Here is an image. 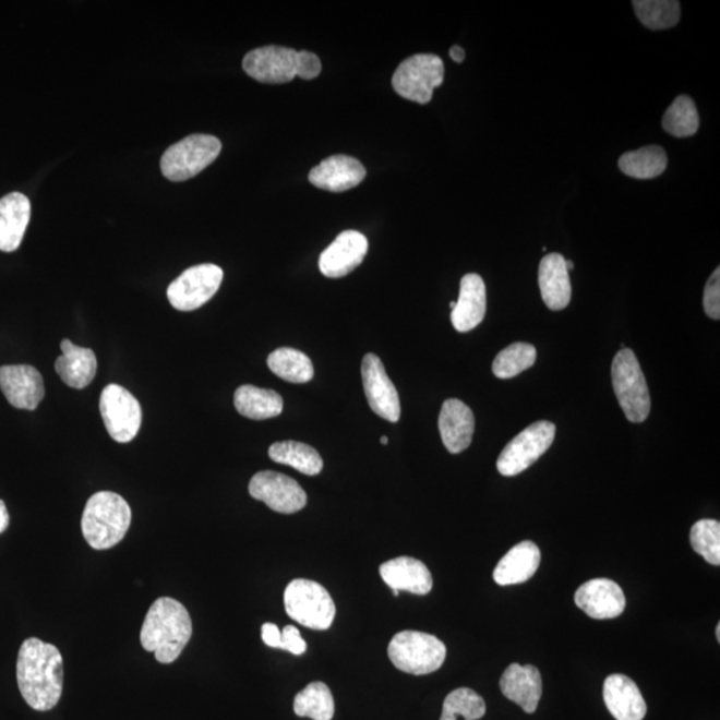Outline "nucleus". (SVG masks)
I'll list each match as a JSON object with an SVG mask.
<instances>
[{
	"label": "nucleus",
	"mask_w": 720,
	"mask_h": 720,
	"mask_svg": "<svg viewBox=\"0 0 720 720\" xmlns=\"http://www.w3.org/2000/svg\"><path fill=\"white\" fill-rule=\"evenodd\" d=\"M689 542L694 551L704 556L705 560L719 566L720 564V524L713 519H701L696 521L689 532Z\"/></svg>",
	"instance_id": "nucleus-37"
},
{
	"label": "nucleus",
	"mask_w": 720,
	"mask_h": 720,
	"mask_svg": "<svg viewBox=\"0 0 720 720\" xmlns=\"http://www.w3.org/2000/svg\"><path fill=\"white\" fill-rule=\"evenodd\" d=\"M717 638H718V641H720V626H719V624L717 626Z\"/></svg>",
	"instance_id": "nucleus-46"
},
{
	"label": "nucleus",
	"mask_w": 720,
	"mask_h": 720,
	"mask_svg": "<svg viewBox=\"0 0 720 720\" xmlns=\"http://www.w3.org/2000/svg\"><path fill=\"white\" fill-rule=\"evenodd\" d=\"M100 416L108 434L118 443H129L142 425V407L135 396L119 384H108L101 392Z\"/></svg>",
	"instance_id": "nucleus-10"
},
{
	"label": "nucleus",
	"mask_w": 720,
	"mask_h": 720,
	"mask_svg": "<svg viewBox=\"0 0 720 720\" xmlns=\"http://www.w3.org/2000/svg\"><path fill=\"white\" fill-rule=\"evenodd\" d=\"M29 216L32 203L21 192H11L0 200V251L12 252L20 249Z\"/></svg>",
	"instance_id": "nucleus-24"
},
{
	"label": "nucleus",
	"mask_w": 720,
	"mask_h": 720,
	"mask_svg": "<svg viewBox=\"0 0 720 720\" xmlns=\"http://www.w3.org/2000/svg\"><path fill=\"white\" fill-rule=\"evenodd\" d=\"M381 443L382 444H387L388 443V437L387 436H382L381 437Z\"/></svg>",
	"instance_id": "nucleus-45"
},
{
	"label": "nucleus",
	"mask_w": 720,
	"mask_h": 720,
	"mask_svg": "<svg viewBox=\"0 0 720 720\" xmlns=\"http://www.w3.org/2000/svg\"><path fill=\"white\" fill-rule=\"evenodd\" d=\"M488 310V292L482 276L467 274L460 280L458 302L452 311L456 332L468 333L483 322Z\"/></svg>",
	"instance_id": "nucleus-20"
},
{
	"label": "nucleus",
	"mask_w": 720,
	"mask_h": 720,
	"mask_svg": "<svg viewBox=\"0 0 720 720\" xmlns=\"http://www.w3.org/2000/svg\"><path fill=\"white\" fill-rule=\"evenodd\" d=\"M538 279L545 305L554 311L566 309L572 300L573 290L563 255H545L539 264Z\"/></svg>",
	"instance_id": "nucleus-25"
},
{
	"label": "nucleus",
	"mask_w": 720,
	"mask_h": 720,
	"mask_svg": "<svg viewBox=\"0 0 720 720\" xmlns=\"http://www.w3.org/2000/svg\"><path fill=\"white\" fill-rule=\"evenodd\" d=\"M192 622L188 609L177 599L164 597L155 600L144 617L141 644L154 652L159 663L176 662L188 646Z\"/></svg>",
	"instance_id": "nucleus-2"
},
{
	"label": "nucleus",
	"mask_w": 720,
	"mask_h": 720,
	"mask_svg": "<svg viewBox=\"0 0 720 720\" xmlns=\"http://www.w3.org/2000/svg\"><path fill=\"white\" fill-rule=\"evenodd\" d=\"M380 573L384 584L396 591L428 596L434 585L428 566L416 557L399 556L383 563Z\"/></svg>",
	"instance_id": "nucleus-22"
},
{
	"label": "nucleus",
	"mask_w": 720,
	"mask_h": 720,
	"mask_svg": "<svg viewBox=\"0 0 720 720\" xmlns=\"http://www.w3.org/2000/svg\"><path fill=\"white\" fill-rule=\"evenodd\" d=\"M369 250V240L358 231L339 233L320 257L321 273L327 278H344L362 264Z\"/></svg>",
	"instance_id": "nucleus-17"
},
{
	"label": "nucleus",
	"mask_w": 720,
	"mask_h": 720,
	"mask_svg": "<svg viewBox=\"0 0 720 720\" xmlns=\"http://www.w3.org/2000/svg\"><path fill=\"white\" fill-rule=\"evenodd\" d=\"M221 152V143L213 135L195 134L184 137L161 156L160 168L167 179L183 182L197 176L213 164Z\"/></svg>",
	"instance_id": "nucleus-7"
},
{
	"label": "nucleus",
	"mask_w": 720,
	"mask_h": 720,
	"mask_svg": "<svg viewBox=\"0 0 720 720\" xmlns=\"http://www.w3.org/2000/svg\"><path fill=\"white\" fill-rule=\"evenodd\" d=\"M540 550L530 540L520 542L502 557L494 569V580L500 586L525 584L538 572Z\"/></svg>",
	"instance_id": "nucleus-26"
},
{
	"label": "nucleus",
	"mask_w": 720,
	"mask_h": 720,
	"mask_svg": "<svg viewBox=\"0 0 720 720\" xmlns=\"http://www.w3.org/2000/svg\"><path fill=\"white\" fill-rule=\"evenodd\" d=\"M575 603L592 620H614L626 609V597L614 580L598 578L578 588L575 592Z\"/></svg>",
	"instance_id": "nucleus-16"
},
{
	"label": "nucleus",
	"mask_w": 720,
	"mask_h": 720,
	"mask_svg": "<svg viewBox=\"0 0 720 720\" xmlns=\"http://www.w3.org/2000/svg\"><path fill=\"white\" fill-rule=\"evenodd\" d=\"M16 680L23 699L36 711H50L63 692V658L58 648L38 638L21 646Z\"/></svg>",
	"instance_id": "nucleus-1"
},
{
	"label": "nucleus",
	"mask_w": 720,
	"mask_h": 720,
	"mask_svg": "<svg viewBox=\"0 0 720 720\" xmlns=\"http://www.w3.org/2000/svg\"><path fill=\"white\" fill-rule=\"evenodd\" d=\"M476 430L471 408L459 399L444 401L440 416V431L444 446L452 454L465 452L470 446Z\"/></svg>",
	"instance_id": "nucleus-23"
},
{
	"label": "nucleus",
	"mask_w": 720,
	"mask_h": 720,
	"mask_svg": "<svg viewBox=\"0 0 720 720\" xmlns=\"http://www.w3.org/2000/svg\"><path fill=\"white\" fill-rule=\"evenodd\" d=\"M502 694L527 713L537 711L543 694L542 676L536 665L513 663L503 672L500 683Z\"/></svg>",
	"instance_id": "nucleus-19"
},
{
	"label": "nucleus",
	"mask_w": 720,
	"mask_h": 720,
	"mask_svg": "<svg viewBox=\"0 0 720 720\" xmlns=\"http://www.w3.org/2000/svg\"><path fill=\"white\" fill-rule=\"evenodd\" d=\"M485 713L482 696L470 688L454 689L444 699L441 720H478Z\"/></svg>",
	"instance_id": "nucleus-36"
},
{
	"label": "nucleus",
	"mask_w": 720,
	"mask_h": 720,
	"mask_svg": "<svg viewBox=\"0 0 720 720\" xmlns=\"http://www.w3.org/2000/svg\"><path fill=\"white\" fill-rule=\"evenodd\" d=\"M449 57H452L454 62L461 63V62H464V60L466 58V52H465L464 48H461L459 46H454L452 48V50H449Z\"/></svg>",
	"instance_id": "nucleus-43"
},
{
	"label": "nucleus",
	"mask_w": 720,
	"mask_h": 720,
	"mask_svg": "<svg viewBox=\"0 0 720 720\" xmlns=\"http://www.w3.org/2000/svg\"><path fill=\"white\" fill-rule=\"evenodd\" d=\"M566 267H567L568 272H569V269H573L574 268L573 261H566Z\"/></svg>",
	"instance_id": "nucleus-44"
},
{
	"label": "nucleus",
	"mask_w": 720,
	"mask_h": 720,
	"mask_svg": "<svg viewBox=\"0 0 720 720\" xmlns=\"http://www.w3.org/2000/svg\"><path fill=\"white\" fill-rule=\"evenodd\" d=\"M446 656V645L436 636L411 629L396 634L388 645V658L395 668L412 675L440 670Z\"/></svg>",
	"instance_id": "nucleus-4"
},
{
	"label": "nucleus",
	"mask_w": 720,
	"mask_h": 720,
	"mask_svg": "<svg viewBox=\"0 0 720 720\" xmlns=\"http://www.w3.org/2000/svg\"><path fill=\"white\" fill-rule=\"evenodd\" d=\"M394 596H395V597H398V596H399V591L394 590Z\"/></svg>",
	"instance_id": "nucleus-48"
},
{
	"label": "nucleus",
	"mask_w": 720,
	"mask_h": 720,
	"mask_svg": "<svg viewBox=\"0 0 720 720\" xmlns=\"http://www.w3.org/2000/svg\"><path fill=\"white\" fill-rule=\"evenodd\" d=\"M262 639L264 645L273 648H280L281 632L274 623H264L262 626Z\"/></svg>",
	"instance_id": "nucleus-41"
},
{
	"label": "nucleus",
	"mask_w": 720,
	"mask_h": 720,
	"mask_svg": "<svg viewBox=\"0 0 720 720\" xmlns=\"http://www.w3.org/2000/svg\"><path fill=\"white\" fill-rule=\"evenodd\" d=\"M636 16L650 29H668L681 20V4L676 0H634Z\"/></svg>",
	"instance_id": "nucleus-33"
},
{
	"label": "nucleus",
	"mask_w": 720,
	"mask_h": 720,
	"mask_svg": "<svg viewBox=\"0 0 720 720\" xmlns=\"http://www.w3.org/2000/svg\"><path fill=\"white\" fill-rule=\"evenodd\" d=\"M364 394L371 410L388 422L396 423L400 418L398 392L389 380L382 360L375 353L364 356L362 362Z\"/></svg>",
	"instance_id": "nucleus-14"
},
{
	"label": "nucleus",
	"mask_w": 720,
	"mask_h": 720,
	"mask_svg": "<svg viewBox=\"0 0 720 720\" xmlns=\"http://www.w3.org/2000/svg\"><path fill=\"white\" fill-rule=\"evenodd\" d=\"M268 456L275 464L290 466L309 477L317 476L323 468L320 453L300 442H276L268 448Z\"/></svg>",
	"instance_id": "nucleus-29"
},
{
	"label": "nucleus",
	"mask_w": 720,
	"mask_h": 720,
	"mask_svg": "<svg viewBox=\"0 0 720 720\" xmlns=\"http://www.w3.org/2000/svg\"><path fill=\"white\" fill-rule=\"evenodd\" d=\"M293 711L300 718L332 720L335 712L334 696L326 684L310 683L293 700Z\"/></svg>",
	"instance_id": "nucleus-32"
},
{
	"label": "nucleus",
	"mask_w": 720,
	"mask_h": 720,
	"mask_svg": "<svg viewBox=\"0 0 720 720\" xmlns=\"http://www.w3.org/2000/svg\"><path fill=\"white\" fill-rule=\"evenodd\" d=\"M0 389L11 406L27 411H34L46 393L40 372L27 364L0 368Z\"/></svg>",
	"instance_id": "nucleus-15"
},
{
	"label": "nucleus",
	"mask_w": 720,
	"mask_h": 720,
	"mask_svg": "<svg viewBox=\"0 0 720 720\" xmlns=\"http://www.w3.org/2000/svg\"><path fill=\"white\" fill-rule=\"evenodd\" d=\"M250 495L266 503L273 512L293 514L308 504V495L296 479L275 471H261L252 477Z\"/></svg>",
	"instance_id": "nucleus-12"
},
{
	"label": "nucleus",
	"mask_w": 720,
	"mask_h": 720,
	"mask_svg": "<svg viewBox=\"0 0 720 720\" xmlns=\"http://www.w3.org/2000/svg\"><path fill=\"white\" fill-rule=\"evenodd\" d=\"M612 386L624 416L633 423H641L651 410V398L644 371L629 348H622L611 365Z\"/></svg>",
	"instance_id": "nucleus-5"
},
{
	"label": "nucleus",
	"mask_w": 720,
	"mask_h": 720,
	"mask_svg": "<svg viewBox=\"0 0 720 720\" xmlns=\"http://www.w3.org/2000/svg\"><path fill=\"white\" fill-rule=\"evenodd\" d=\"M536 360V347L518 341V344L509 345L497 353L494 363H492V372L500 380H509V377L519 375L520 372L532 368Z\"/></svg>",
	"instance_id": "nucleus-35"
},
{
	"label": "nucleus",
	"mask_w": 720,
	"mask_h": 720,
	"mask_svg": "<svg viewBox=\"0 0 720 720\" xmlns=\"http://www.w3.org/2000/svg\"><path fill=\"white\" fill-rule=\"evenodd\" d=\"M224 280V269L206 263L190 267L167 288V298L173 309L194 311L206 304Z\"/></svg>",
	"instance_id": "nucleus-11"
},
{
	"label": "nucleus",
	"mask_w": 720,
	"mask_h": 720,
	"mask_svg": "<svg viewBox=\"0 0 720 720\" xmlns=\"http://www.w3.org/2000/svg\"><path fill=\"white\" fill-rule=\"evenodd\" d=\"M444 81V64L432 53H418L399 64L393 76V87L401 98L428 105Z\"/></svg>",
	"instance_id": "nucleus-8"
},
{
	"label": "nucleus",
	"mask_w": 720,
	"mask_h": 720,
	"mask_svg": "<svg viewBox=\"0 0 720 720\" xmlns=\"http://www.w3.org/2000/svg\"><path fill=\"white\" fill-rule=\"evenodd\" d=\"M621 171L635 179H653L662 173L668 167V155L662 147L647 146L626 153L621 156Z\"/></svg>",
	"instance_id": "nucleus-31"
},
{
	"label": "nucleus",
	"mask_w": 720,
	"mask_h": 720,
	"mask_svg": "<svg viewBox=\"0 0 720 720\" xmlns=\"http://www.w3.org/2000/svg\"><path fill=\"white\" fill-rule=\"evenodd\" d=\"M62 356L57 359L56 371L69 387L83 389L94 381L98 362L95 352L89 348L77 347L71 340L60 344Z\"/></svg>",
	"instance_id": "nucleus-27"
},
{
	"label": "nucleus",
	"mask_w": 720,
	"mask_h": 720,
	"mask_svg": "<svg viewBox=\"0 0 720 720\" xmlns=\"http://www.w3.org/2000/svg\"><path fill=\"white\" fill-rule=\"evenodd\" d=\"M322 71L321 59L315 53L309 51H299L298 76L304 81L315 80Z\"/></svg>",
	"instance_id": "nucleus-39"
},
{
	"label": "nucleus",
	"mask_w": 720,
	"mask_h": 720,
	"mask_svg": "<svg viewBox=\"0 0 720 720\" xmlns=\"http://www.w3.org/2000/svg\"><path fill=\"white\" fill-rule=\"evenodd\" d=\"M705 311L711 320H720V268L712 273L705 288Z\"/></svg>",
	"instance_id": "nucleus-38"
},
{
	"label": "nucleus",
	"mask_w": 720,
	"mask_h": 720,
	"mask_svg": "<svg viewBox=\"0 0 720 720\" xmlns=\"http://www.w3.org/2000/svg\"><path fill=\"white\" fill-rule=\"evenodd\" d=\"M662 125L670 135L688 137L699 129V116L694 100L687 95L677 96L665 111Z\"/></svg>",
	"instance_id": "nucleus-34"
},
{
	"label": "nucleus",
	"mask_w": 720,
	"mask_h": 720,
	"mask_svg": "<svg viewBox=\"0 0 720 720\" xmlns=\"http://www.w3.org/2000/svg\"><path fill=\"white\" fill-rule=\"evenodd\" d=\"M9 524H10V516L8 513V507H5L3 501H0V533L5 531V528L9 527Z\"/></svg>",
	"instance_id": "nucleus-42"
},
{
	"label": "nucleus",
	"mask_w": 720,
	"mask_h": 720,
	"mask_svg": "<svg viewBox=\"0 0 720 720\" xmlns=\"http://www.w3.org/2000/svg\"><path fill=\"white\" fill-rule=\"evenodd\" d=\"M555 432V424L548 420L528 425L504 447L497 459V471L503 477H515L527 470L551 447Z\"/></svg>",
	"instance_id": "nucleus-9"
},
{
	"label": "nucleus",
	"mask_w": 720,
	"mask_h": 720,
	"mask_svg": "<svg viewBox=\"0 0 720 720\" xmlns=\"http://www.w3.org/2000/svg\"><path fill=\"white\" fill-rule=\"evenodd\" d=\"M243 70L261 83H288L298 76L299 51L280 46L255 48L244 57Z\"/></svg>",
	"instance_id": "nucleus-13"
},
{
	"label": "nucleus",
	"mask_w": 720,
	"mask_h": 720,
	"mask_svg": "<svg viewBox=\"0 0 720 720\" xmlns=\"http://www.w3.org/2000/svg\"><path fill=\"white\" fill-rule=\"evenodd\" d=\"M285 608L291 620L311 629L332 627L336 614L326 588L309 579H296L286 587Z\"/></svg>",
	"instance_id": "nucleus-6"
},
{
	"label": "nucleus",
	"mask_w": 720,
	"mask_h": 720,
	"mask_svg": "<svg viewBox=\"0 0 720 720\" xmlns=\"http://www.w3.org/2000/svg\"><path fill=\"white\" fill-rule=\"evenodd\" d=\"M281 650L293 653V656H303L305 650H308V644H305L302 636H300L299 629L293 626H286L284 632H281Z\"/></svg>",
	"instance_id": "nucleus-40"
},
{
	"label": "nucleus",
	"mask_w": 720,
	"mask_h": 720,
	"mask_svg": "<svg viewBox=\"0 0 720 720\" xmlns=\"http://www.w3.org/2000/svg\"><path fill=\"white\" fill-rule=\"evenodd\" d=\"M267 364L276 376L286 382L305 383L314 376L311 359L296 348H278L269 353Z\"/></svg>",
	"instance_id": "nucleus-30"
},
{
	"label": "nucleus",
	"mask_w": 720,
	"mask_h": 720,
	"mask_svg": "<svg viewBox=\"0 0 720 720\" xmlns=\"http://www.w3.org/2000/svg\"><path fill=\"white\" fill-rule=\"evenodd\" d=\"M365 178V168L348 155H333L312 168L309 179L317 189L344 192L357 188Z\"/></svg>",
	"instance_id": "nucleus-18"
},
{
	"label": "nucleus",
	"mask_w": 720,
	"mask_h": 720,
	"mask_svg": "<svg viewBox=\"0 0 720 720\" xmlns=\"http://www.w3.org/2000/svg\"><path fill=\"white\" fill-rule=\"evenodd\" d=\"M604 704L616 720H644L647 705L633 680L622 674L610 675L603 686Z\"/></svg>",
	"instance_id": "nucleus-21"
},
{
	"label": "nucleus",
	"mask_w": 720,
	"mask_h": 720,
	"mask_svg": "<svg viewBox=\"0 0 720 720\" xmlns=\"http://www.w3.org/2000/svg\"><path fill=\"white\" fill-rule=\"evenodd\" d=\"M455 304H456V302L449 303V309H452V311L455 309Z\"/></svg>",
	"instance_id": "nucleus-47"
},
{
	"label": "nucleus",
	"mask_w": 720,
	"mask_h": 720,
	"mask_svg": "<svg viewBox=\"0 0 720 720\" xmlns=\"http://www.w3.org/2000/svg\"><path fill=\"white\" fill-rule=\"evenodd\" d=\"M233 405L240 416L254 420L275 418L284 411V398L278 393L251 384L237 389Z\"/></svg>",
	"instance_id": "nucleus-28"
},
{
	"label": "nucleus",
	"mask_w": 720,
	"mask_h": 720,
	"mask_svg": "<svg viewBox=\"0 0 720 720\" xmlns=\"http://www.w3.org/2000/svg\"><path fill=\"white\" fill-rule=\"evenodd\" d=\"M131 518V508L122 496L111 491L96 492L84 507L83 537L94 550L111 549L128 533Z\"/></svg>",
	"instance_id": "nucleus-3"
}]
</instances>
